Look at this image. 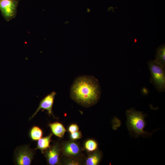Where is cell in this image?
Masks as SVG:
<instances>
[{
	"instance_id": "obj_17",
	"label": "cell",
	"mask_w": 165,
	"mask_h": 165,
	"mask_svg": "<svg viewBox=\"0 0 165 165\" xmlns=\"http://www.w3.org/2000/svg\"><path fill=\"white\" fill-rule=\"evenodd\" d=\"M68 130L71 134L78 131L79 130V127L77 124H73L69 126Z\"/></svg>"
},
{
	"instance_id": "obj_15",
	"label": "cell",
	"mask_w": 165,
	"mask_h": 165,
	"mask_svg": "<svg viewBox=\"0 0 165 165\" xmlns=\"http://www.w3.org/2000/svg\"><path fill=\"white\" fill-rule=\"evenodd\" d=\"M65 160L64 164L68 165H79L81 163V161L79 158H69Z\"/></svg>"
},
{
	"instance_id": "obj_8",
	"label": "cell",
	"mask_w": 165,
	"mask_h": 165,
	"mask_svg": "<svg viewBox=\"0 0 165 165\" xmlns=\"http://www.w3.org/2000/svg\"><path fill=\"white\" fill-rule=\"evenodd\" d=\"M56 95V92L53 91L45 96L40 101L39 106L36 111L29 118V120L32 119L37 113L40 109L47 111L50 116H52L53 118L55 116L53 113L52 107L55 96Z\"/></svg>"
},
{
	"instance_id": "obj_16",
	"label": "cell",
	"mask_w": 165,
	"mask_h": 165,
	"mask_svg": "<svg viewBox=\"0 0 165 165\" xmlns=\"http://www.w3.org/2000/svg\"><path fill=\"white\" fill-rule=\"evenodd\" d=\"M82 136L81 131L78 130L77 131L70 134V138L72 140H75L81 138Z\"/></svg>"
},
{
	"instance_id": "obj_7",
	"label": "cell",
	"mask_w": 165,
	"mask_h": 165,
	"mask_svg": "<svg viewBox=\"0 0 165 165\" xmlns=\"http://www.w3.org/2000/svg\"><path fill=\"white\" fill-rule=\"evenodd\" d=\"M61 152V145L56 143L46 149L43 154L49 164L55 165L60 163Z\"/></svg>"
},
{
	"instance_id": "obj_10",
	"label": "cell",
	"mask_w": 165,
	"mask_h": 165,
	"mask_svg": "<svg viewBox=\"0 0 165 165\" xmlns=\"http://www.w3.org/2000/svg\"><path fill=\"white\" fill-rule=\"evenodd\" d=\"M102 157L101 152L98 150L91 152L86 158V165H97L99 164Z\"/></svg>"
},
{
	"instance_id": "obj_14",
	"label": "cell",
	"mask_w": 165,
	"mask_h": 165,
	"mask_svg": "<svg viewBox=\"0 0 165 165\" xmlns=\"http://www.w3.org/2000/svg\"><path fill=\"white\" fill-rule=\"evenodd\" d=\"M84 147L87 151L91 153L97 150L98 144L95 140L90 139L85 141Z\"/></svg>"
},
{
	"instance_id": "obj_3",
	"label": "cell",
	"mask_w": 165,
	"mask_h": 165,
	"mask_svg": "<svg viewBox=\"0 0 165 165\" xmlns=\"http://www.w3.org/2000/svg\"><path fill=\"white\" fill-rule=\"evenodd\" d=\"M148 65L151 74V81L159 92H164L165 89V67L155 62L154 61L148 62Z\"/></svg>"
},
{
	"instance_id": "obj_11",
	"label": "cell",
	"mask_w": 165,
	"mask_h": 165,
	"mask_svg": "<svg viewBox=\"0 0 165 165\" xmlns=\"http://www.w3.org/2000/svg\"><path fill=\"white\" fill-rule=\"evenodd\" d=\"M52 135V133H50L47 136L42 138L38 140L37 146L35 149H39L42 153H43L44 151L50 146Z\"/></svg>"
},
{
	"instance_id": "obj_2",
	"label": "cell",
	"mask_w": 165,
	"mask_h": 165,
	"mask_svg": "<svg viewBox=\"0 0 165 165\" xmlns=\"http://www.w3.org/2000/svg\"><path fill=\"white\" fill-rule=\"evenodd\" d=\"M126 114L127 128L134 136L147 137L151 135L152 133L144 130L146 125L145 116L142 112L132 108L127 110Z\"/></svg>"
},
{
	"instance_id": "obj_5",
	"label": "cell",
	"mask_w": 165,
	"mask_h": 165,
	"mask_svg": "<svg viewBox=\"0 0 165 165\" xmlns=\"http://www.w3.org/2000/svg\"><path fill=\"white\" fill-rule=\"evenodd\" d=\"M19 2V0H0V10L6 21L16 17Z\"/></svg>"
},
{
	"instance_id": "obj_12",
	"label": "cell",
	"mask_w": 165,
	"mask_h": 165,
	"mask_svg": "<svg viewBox=\"0 0 165 165\" xmlns=\"http://www.w3.org/2000/svg\"><path fill=\"white\" fill-rule=\"evenodd\" d=\"M154 61L158 64L165 67V47L163 45L160 46L157 50Z\"/></svg>"
},
{
	"instance_id": "obj_13",
	"label": "cell",
	"mask_w": 165,
	"mask_h": 165,
	"mask_svg": "<svg viewBox=\"0 0 165 165\" xmlns=\"http://www.w3.org/2000/svg\"><path fill=\"white\" fill-rule=\"evenodd\" d=\"M43 135V131L42 129L38 126L32 127L29 132V137L32 141H38L42 138Z\"/></svg>"
},
{
	"instance_id": "obj_4",
	"label": "cell",
	"mask_w": 165,
	"mask_h": 165,
	"mask_svg": "<svg viewBox=\"0 0 165 165\" xmlns=\"http://www.w3.org/2000/svg\"><path fill=\"white\" fill-rule=\"evenodd\" d=\"M34 150L27 146H22L16 150L14 154L15 163L18 165H30L34 158Z\"/></svg>"
},
{
	"instance_id": "obj_6",
	"label": "cell",
	"mask_w": 165,
	"mask_h": 165,
	"mask_svg": "<svg viewBox=\"0 0 165 165\" xmlns=\"http://www.w3.org/2000/svg\"><path fill=\"white\" fill-rule=\"evenodd\" d=\"M61 145V152L66 157L79 158L81 155L83 149L75 140L64 142Z\"/></svg>"
},
{
	"instance_id": "obj_1",
	"label": "cell",
	"mask_w": 165,
	"mask_h": 165,
	"mask_svg": "<svg viewBox=\"0 0 165 165\" xmlns=\"http://www.w3.org/2000/svg\"><path fill=\"white\" fill-rule=\"evenodd\" d=\"M101 93L98 80L92 76L82 75L76 78L71 86V98L85 107H90L99 100Z\"/></svg>"
},
{
	"instance_id": "obj_9",
	"label": "cell",
	"mask_w": 165,
	"mask_h": 165,
	"mask_svg": "<svg viewBox=\"0 0 165 165\" xmlns=\"http://www.w3.org/2000/svg\"><path fill=\"white\" fill-rule=\"evenodd\" d=\"M48 126L53 134L60 138L63 137L66 130L62 123L57 122L49 123Z\"/></svg>"
}]
</instances>
